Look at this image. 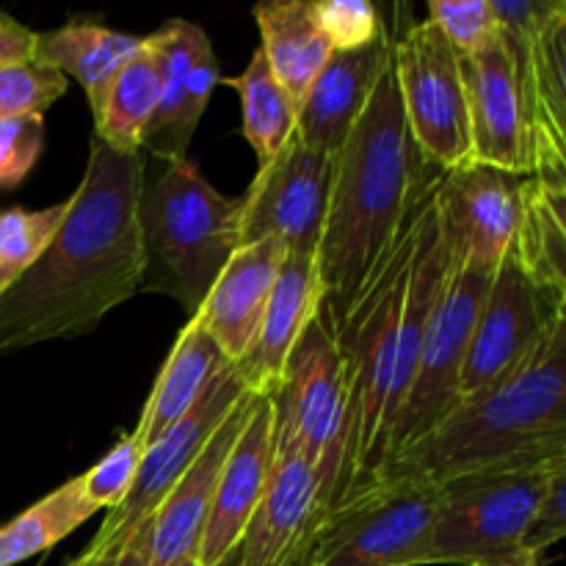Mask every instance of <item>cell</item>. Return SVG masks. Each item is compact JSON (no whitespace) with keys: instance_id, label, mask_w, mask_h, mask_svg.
Instances as JSON below:
<instances>
[{"instance_id":"1","label":"cell","mask_w":566,"mask_h":566,"mask_svg":"<svg viewBox=\"0 0 566 566\" xmlns=\"http://www.w3.org/2000/svg\"><path fill=\"white\" fill-rule=\"evenodd\" d=\"M144 166V153H119L88 138L86 169L59 232L0 293V354L88 335L111 310L142 293Z\"/></svg>"},{"instance_id":"2","label":"cell","mask_w":566,"mask_h":566,"mask_svg":"<svg viewBox=\"0 0 566 566\" xmlns=\"http://www.w3.org/2000/svg\"><path fill=\"white\" fill-rule=\"evenodd\" d=\"M442 171L426 160L403 116L396 70H385L370 103L335 155L329 213L318 247L321 313L335 329L381 263L409 213Z\"/></svg>"},{"instance_id":"3","label":"cell","mask_w":566,"mask_h":566,"mask_svg":"<svg viewBox=\"0 0 566 566\" xmlns=\"http://www.w3.org/2000/svg\"><path fill=\"white\" fill-rule=\"evenodd\" d=\"M566 459V302L531 357L431 437L398 453L379 481L440 484L484 468H556ZM376 481V484H379Z\"/></svg>"},{"instance_id":"4","label":"cell","mask_w":566,"mask_h":566,"mask_svg":"<svg viewBox=\"0 0 566 566\" xmlns=\"http://www.w3.org/2000/svg\"><path fill=\"white\" fill-rule=\"evenodd\" d=\"M429 191L415 205L401 235L396 238L390 252L381 258V263L368 276L352 307L343 313V318L332 329L348 385L343 462L335 506L374 486L379 481L381 464H385L390 398L398 376L403 302H407L409 274H412V260L415 249H418Z\"/></svg>"},{"instance_id":"5","label":"cell","mask_w":566,"mask_h":566,"mask_svg":"<svg viewBox=\"0 0 566 566\" xmlns=\"http://www.w3.org/2000/svg\"><path fill=\"white\" fill-rule=\"evenodd\" d=\"M241 197L216 191L191 158L147 160L138 199L142 293L169 296L188 318L197 315L241 249Z\"/></svg>"},{"instance_id":"6","label":"cell","mask_w":566,"mask_h":566,"mask_svg":"<svg viewBox=\"0 0 566 566\" xmlns=\"http://www.w3.org/2000/svg\"><path fill=\"white\" fill-rule=\"evenodd\" d=\"M434 486L418 566H506L528 551L551 468H484Z\"/></svg>"},{"instance_id":"7","label":"cell","mask_w":566,"mask_h":566,"mask_svg":"<svg viewBox=\"0 0 566 566\" xmlns=\"http://www.w3.org/2000/svg\"><path fill=\"white\" fill-rule=\"evenodd\" d=\"M271 403L274 457L298 453L310 464L318 486V514L324 517L335 506L340 481L348 385L335 337L321 318L298 337Z\"/></svg>"},{"instance_id":"8","label":"cell","mask_w":566,"mask_h":566,"mask_svg":"<svg viewBox=\"0 0 566 566\" xmlns=\"http://www.w3.org/2000/svg\"><path fill=\"white\" fill-rule=\"evenodd\" d=\"M492 274L495 271L464 263L462 254L453 247V265L429 318L412 387H409L407 401L390 431L385 468L398 453L409 451L426 437L434 434L457 412L459 379H462L470 337H473L481 304L490 291Z\"/></svg>"},{"instance_id":"9","label":"cell","mask_w":566,"mask_h":566,"mask_svg":"<svg viewBox=\"0 0 566 566\" xmlns=\"http://www.w3.org/2000/svg\"><path fill=\"white\" fill-rule=\"evenodd\" d=\"M437 486L379 481L315 523L307 566H418Z\"/></svg>"},{"instance_id":"10","label":"cell","mask_w":566,"mask_h":566,"mask_svg":"<svg viewBox=\"0 0 566 566\" xmlns=\"http://www.w3.org/2000/svg\"><path fill=\"white\" fill-rule=\"evenodd\" d=\"M392 70L409 133L440 171L473 164L462 59L431 20L392 36Z\"/></svg>"},{"instance_id":"11","label":"cell","mask_w":566,"mask_h":566,"mask_svg":"<svg viewBox=\"0 0 566 566\" xmlns=\"http://www.w3.org/2000/svg\"><path fill=\"white\" fill-rule=\"evenodd\" d=\"M247 381L241 379V374L235 370V365H227L219 376L213 379V385L205 390V396L193 403L191 412L180 420V423L171 426L169 431L158 437L149 448H144L142 468H138L136 484H133L130 495L114 509V512L105 514V523L99 525L97 536L92 539V545L83 551L81 558H75L83 566H97L114 562L119 547L130 539L133 531L142 523H147L149 517H155V512L160 509V503L169 497V492L175 490L177 481L186 475V470L197 462L199 453L205 451V446L210 442V437L219 431V426L224 423L232 415V409L249 396Z\"/></svg>"},{"instance_id":"12","label":"cell","mask_w":566,"mask_h":566,"mask_svg":"<svg viewBox=\"0 0 566 566\" xmlns=\"http://www.w3.org/2000/svg\"><path fill=\"white\" fill-rule=\"evenodd\" d=\"M564 302L562 293L531 274L517 249H509L492 274L470 337L459 379V407L486 396L492 387L509 379L551 332Z\"/></svg>"},{"instance_id":"13","label":"cell","mask_w":566,"mask_h":566,"mask_svg":"<svg viewBox=\"0 0 566 566\" xmlns=\"http://www.w3.org/2000/svg\"><path fill=\"white\" fill-rule=\"evenodd\" d=\"M332 180L335 158L293 136L269 164L258 166L241 197V247L274 238L287 254H318Z\"/></svg>"},{"instance_id":"14","label":"cell","mask_w":566,"mask_h":566,"mask_svg":"<svg viewBox=\"0 0 566 566\" xmlns=\"http://www.w3.org/2000/svg\"><path fill=\"white\" fill-rule=\"evenodd\" d=\"M531 175L464 164L442 171L437 202L453 247L475 269L495 271L523 227Z\"/></svg>"},{"instance_id":"15","label":"cell","mask_w":566,"mask_h":566,"mask_svg":"<svg viewBox=\"0 0 566 566\" xmlns=\"http://www.w3.org/2000/svg\"><path fill=\"white\" fill-rule=\"evenodd\" d=\"M147 39L160 59V103L144 133L142 153L153 160H188L193 133L219 83L213 44L188 20H169Z\"/></svg>"},{"instance_id":"16","label":"cell","mask_w":566,"mask_h":566,"mask_svg":"<svg viewBox=\"0 0 566 566\" xmlns=\"http://www.w3.org/2000/svg\"><path fill=\"white\" fill-rule=\"evenodd\" d=\"M473 160L514 175H534V133L512 55L501 36L462 59Z\"/></svg>"},{"instance_id":"17","label":"cell","mask_w":566,"mask_h":566,"mask_svg":"<svg viewBox=\"0 0 566 566\" xmlns=\"http://www.w3.org/2000/svg\"><path fill=\"white\" fill-rule=\"evenodd\" d=\"M271 468H274V403L271 396H258L221 470L213 509L199 542V566H216L241 545L243 531L269 484Z\"/></svg>"},{"instance_id":"18","label":"cell","mask_w":566,"mask_h":566,"mask_svg":"<svg viewBox=\"0 0 566 566\" xmlns=\"http://www.w3.org/2000/svg\"><path fill=\"white\" fill-rule=\"evenodd\" d=\"M392 61V33L363 50H332L329 61L298 105L296 136L315 153L335 158L370 103Z\"/></svg>"},{"instance_id":"19","label":"cell","mask_w":566,"mask_h":566,"mask_svg":"<svg viewBox=\"0 0 566 566\" xmlns=\"http://www.w3.org/2000/svg\"><path fill=\"white\" fill-rule=\"evenodd\" d=\"M285 254V247L274 238L241 247L199 307L197 318L232 365L247 357L258 337Z\"/></svg>"},{"instance_id":"20","label":"cell","mask_w":566,"mask_h":566,"mask_svg":"<svg viewBox=\"0 0 566 566\" xmlns=\"http://www.w3.org/2000/svg\"><path fill=\"white\" fill-rule=\"evenodd\" d=\"M258 396L260 392H249L232 409V415L210 437L197 462L186 470V475L177 481L169 497L160 503V509L155 512L153 564L149 566H175L199 553V542H202L205 525H208L210 509H213L216 501V490H219L221 470H224L227 457H230Z\"/></svg>"},{"instance_id":"21","label":"cell","mask_w":566,"mask_h":566,"mask_svg":"<svg viewBox=\"0 0 566 566\" xmlns=\"http://www.w3.org/2000/svg\"><path fill=\"white\" fill-rule=\"evenodd\" d=\"M321 298L324 293L318 280V254H285L258 337L247 357L235 363L249 390L260 396H271L276 390L298 337L318 318Z\"/></svg>"},{"instance_id":"22","label":"cell","mask_w":566,"mask_h":566,"mask_svg":"<svg viewBox=\"0 0 566 566\" xmlns=\"http://www.w3.org/2000/svg\"><path fill=\"white\" fill-rule=\"evenodd\" d=\"M318 486L298 453H276L269 484L238 545L241 566H285L318 523Z\"/></svg>"},{"instance_id":"23","label":"cell","mask_w":566,"mask_h":566,"mask_svg":"<svg viewBox=\"0 0 566 566\" xmlns=\"http://www.w3.org/2000/svg\"><path fill=\"white\" fill-rule=\"evenodd\" d=\"M227 365H230V359L216 346L202 321L191 315L177 335L175 346H171L169 357H166L164 368L155 379L153 392L144 403L136 431H133L142 440V446L149 448L164 431L180 423Z\"/></svg>"},{"instance_id":"24","label":"cell","mask_w":566,"mask_h":566,"mask_svg":"<svg viewBox=\"0 0 566 566\" xmlns=\"http://www.w3.org/2000/svg\"><path fill=\"white\" fill-rule=\"evenodd\" d=\"M144 48L142 36L114 31L99 22H66L55 31L39 33L36 61L75 77L86 92L92 114L103 108L111 83L122 66L136 59Z\"/></svg>"},{"instance_id":"25","label":"cell","mask_w":566,"mask_h":566,"mask_svg":"<svg viewBox=\"0 0 566 566\" xmlns=\"http://www.w3.org/2000/svg\"><path fill=\"white\" fill-rule=\"evenodd\" d=\"M260 28V50L287 88L293 103L302 105L310 86L332 55L329 39L315 20L313 0H280L254 6Z\"/></svg>"},{"instance_id":"26","label":"cell","mask_w":566,"mask_h":566,"mask_svg":"<svg viewBox=\"0 0 566 566\" xmlns=\"http://www.w3.org/2000/svg\"><path fill=\"white\" fill-rule=\"evenodd\" d=\"M160 103V59L149 39L136 59L122 66L94 114V133L99 142L119 153H142L144 133Z\"/></svg>"},{"instance_id":"27","label":"cell","mask_w":566,"mask_h":566,"mask_svg":"<svg viewBox=\"0 0 566 566\" xmlns=\"http://www.w3.org/2000/svg\"><path fill=\"white\" fill-rule=\"evenodd\" d=\"M94 514L97 509L83 492L81 475L64 481L59 490L44 495L0 528V566H14L39 553H48L61 539L75 534Z\"/></svg>"},{"instance_id":"28","label":"cell","mask_w":566,"mask_h":566,"mask_svg":"<svg viewBox=\"0 0 566 566\" xmlns=\"http://www.w3.org/2000/svg\"><path fill=\"white\" fill-rule=\"evenodd\" d=\"M241 97L243 136L258 155V166L269 164L293 136L298 125V105L287 88L276 81L274 70L265 61L263 50H254L247 70L227 81Z\"/></svg>"},{"instance_id":"29","label":"cell","mask_w":566,"mask_h":566,"mask_svg":"<svg viewBox=\"0 0 566 566\" xmlns=\"http://www.w3.org/2000/svg\"><path fill=\"white\" fill-rule=\"evenodd\" d=\"M528 116L536 169L542 155L566 147V0H558L536 42Z\"/></svg>"},{"instance_id":"30","label":"cell","mask_w":566,"mask_h":566,"mask_svg":"<svg viewBox=\"0 0 566 566\" xmlns=\"http://www.w3.org/2000/svg\"><path fill=\"white\" fill-rule=\"evenodd\" d=\"M70 210V197L42 210H0V293L9 291L48 249Z\"/></svg>"},{"instance_id":"31","label":"cell","mask_w":566,"mask_h":566,"mask_svg":"<svg viewBox=\"0 0 566 566\" xmlns=\"http://www.w3.org/2000/svg\"><path fill=\"white\" fill-rule=\"evenodd\" d=\"M66 94V77L42 61L0 66V119L42 114Z\"/></svg>"},{"instance_id":"32","label":"cell","mask_w":566,"mask_h":566,"mask_svg":"<svg viewBox=\"0 0 566 566\" xmlns=\"http://www.w3.org/2000/svg\"><path fill=\"white\" fill-rule=\"evenodd\" d=\"M144 446L136 434H122L119 442L94 464L92 470L81 475V484L92 506L108 509L114 512L127 495H130L133 484H136L138 468H142Z\"/></svg>"},{"instance_id":"33","label":"cell","mask_w":566,"mask_h":566,"mask_svg":"<svg viewBox=\"0 0 566 566\" xmlns=\"http://www.w3.org/2000/svg\"><path fill=\"white\" fill-rule=\"evenodd\" d=\"M313 9L332 50H363L387 36L379 9L365 0H313Z\"/></svg>"},{"instance_id":"34","label":"cell","mask_w":566,"mask_h":566,"mask_svg":"<svg viewBox=\"0 0 566 566\" xmlns=\"http://www.w3.org/2000/svg\"><path fill=\"white\" fill-rule=\"evenodd\" d=\"M429 20L434 22L448 39L459 59L484 50L497 39V20L492 11V0H468V3H453V0H431Z\"/></svg>"},{"instance_id":"35","label":"cell","mask_w":566,"mask_h":566,"mask_svg":"<svg viewBox=\"0 0 566 566\" xmlns=\"http://www.w3.org/2000/svg\"><path fill=\"white\" fill-rule=\"evenodd\" d=\"M44 149V116L28 114L0 119V191L20 186Z\"/></svg>"},{"instance_id":"36","label":"cell","mask_w":566,"mask_h":566,"mask_svg":"<svg viewBox=\"0 0 566 566\" xmlns=\"http://www.w3.org/2000/svg\"><path fill=\"white\" fill-rule=\"evenodd\" d=\"M566 539V459L551 468V486H547V497L542 503V512L536 517L534 531L528 536L531 553H545L547 547L556 542Z\"/></svg>"},{"instance_id":"37","label":"cell","mask_w":566,"mask_h":566,"mask_svg":"<svg viewBox=\"0 0 566 566\" xmlns=\"http://www.w3.org/2000/svg\"><path fill=\"white\" fill-rule=\"evenodd\" d=\"M36 39L39 33L0 11V66L36 61Z\"/></svg>"},{"instance_id":"38","label":"cell","mask_w":566,"mask_h":566,"mask_svg":"<svg viewBox=\"0 0 566 566\" xmlns=\"http://www.w3.org/2000/svg\"><path fill=\"white\" fill-rule=\"evenodd\" d=\"M534 186L566 243V175H534Z\"/></svg>"},{"instance_id":"39","label":"cell","mask_w":566,"mask_h":566,"mask_svg":"<svg viewBox=\"0 0 566 566\" xmlns=\"http://www.w3.org/2000/svg\"><path fill=\"white\" fill-rule=\"evenodd\" d=\"M153 525L155 517L138 525L130 534V539L119 547L114 564L111 566H149L153 564Z\"/></svg>"},{"instance_id":"40","label":"cell","mask_w":566,"mask_h":566,"mask_svg":"<svg viewBox=\"0 0 566 566\" xmlns=\"http://www.w3.org/2000/svg\"><path fill=\"white\" fill-rule=\"evenodd\" d=\"M534 175H566V147H556L536 160Z\"/></svg>"},{"instance_id":"41","label":"cell","mask_w":566,"mask_h":566,"mask_svg":"<svg viewBox=\"0 0 566 566\" xmlns=\"http://www.w3.org/2000/svg\"><path fill=\"white\" fill-rule=\"evenodd\" d=\"M315 528V525H313ZM310 539H313V531H310L307 534V539L302 542V545H298V551L293 553L291 558H287V564L285 566H307V553H310Z\"/></svg>"},{"instance_id":"42","label":"cell","mask_w":566,"mask_h":566,"mask_svg":"<svg viewBox=\"0 0 566 566\" xmlns=\"http://www.w3.org/2000/svg\"><path fill=\"white\" fill-rule=\"evenodd\" d=\"M506 566H542V556H539V553L525 551L523 556H517L514 562H509Z\"/></svg>"},{"instance_id":"43","label":"cell","mask_w":566,"mask_h":566,"mask_svg":"<svg viewBox=\"0 0 566 566\" xmlns=\"http://www.w3.org/2000/svg\"><path fill=\"white\" fill-rule=\"evenodd\" d=\"M216 566H241V553H238V547L224 558V562H219Z\"/></svg>"},{"instance_id":"44","label":"cell","mask_w":566,"mask_h":566,"mask_svg":"<svg viewBox=\"0 0 566 566\" xmlns=\"http://www.w3.org/2000/svg\"><path fill=\"white\" fill-rule=\"evenodd\" d=\"M175 566H199V558L197 556L186 558V562H180V564H175Z\"/></svg>"}]
</instances>
